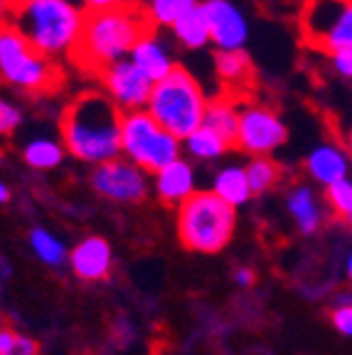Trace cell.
I'll return each instance as SVG.
<instances>
[{"instance_id":"26","label":"cell","mask_w":352,"mask_h":355,"mask_svg":"<svg viewBox=\"0 0 352 355\" xmlns=\"http://www.w3.org/2000/svg\"><path fill=\"white\" fill-rule=\"evenodd\" d=\"M30 247H33L35 257H37L39 261H44L47 266H60L69 259L64 244H62L50 230H44V227H35L33 232H30Z\"/></svg>"},{"instance_id":"27","label":"cell","mask_w":352,"mask_h":355,"mask_svg":"<svg viewBox=\"0 0 352 355\" xmlns=\"http://www.w3.org/2000/svg\"><path fill=\"white\" fill-rule=\"evenodd\" d=\"M325 200H328V205L333 207V212L352 227V180L350 178L331 185V188H325Z\"/></svg>"},{"instance_id":"19","label":"cell","mask_w":352,"mask_h":355,"mask_svg":"<svg viewBox=\"0 0 352 355\" xmlns=\"http://www.w3.org/2000/svg\"><path fill=\"white\" fill-rule=\"evenodd\" d=\"M212 193H215L222 202H227L229 207H234V210L242 207V205H247L249 200H252V188H249L244 166L222 168V171L215 175V180H212Z\"/></svg>"},{"instance_id":"29","label":"cell","mask_w":352,"mask_h":355,"mask_svg":"<svg viewBox=\"0 0 352 355\" xmlns=\"http://www.w3.org/2000/svg\"><path fill=\"white\" fill-rule=\"evenodd\" d=\"M22 123V111L12 101L0 99V136H10Z\"/></svg>"},{"instance_id":"22","label":"cell","mask_w":352,"mask_h":355,"mask_svg":"<svg viewBox=\"0 0 352 355\" xmlns=\"http://www.w3.org/2000/svg\"><path fill=\"white\" fill-rule=\"evenodd\" d=\"M182 148L190 158L195 161H217L227 150L231 148V144L227 139H222L220 133L212 131L207 126H200L195 133H190L185 141H182Z\"/></svg>"},{"instance_id":"21","label":"cell","mask_w":352,"mask_h":355,"mask_svg":"<svg viewBox=\"0 0 352 355\" xmlns=\"http://www.w3.org/2000/svg\"><path fill=\"white\" fill-rule=\"evenodd\" d=\"M170 33H173V37L182 44V47H187V50H202V47L212 44L209 42L207 12H204L202 3L195 6L187 15H182L180 20L170 28Z\"/></svg>"},{"instance_id":"25","label":"cell","mask_w":352,"mask_h":355,"mask_svg":"<svg viewBox=\"0 0 352 355\" xmlns=\"http://www.w3.org/2000/svg\"><path fill=\"white\" fill-rule=\"evenodd\" d=\"M244 171H247V180H249V188H252V195L269 193L281 178L279 163L271 161L269 155H264V158H252V161L244 166Z\"/></svg>"},{"instance_id":"33","label":"cell","mask_w":352,"mask_h":355,"mask_svg":"<svg viewBox=\"0 0 352 355\" xmlns=\"http://www.w3.org/2000/svg\"><path fill=\"white\" fill-rule=\"evenodd\" d=\"M12 10H15V0H0V30L10 25Z\"/></svg>"},{"instance_id":"34","label":"cell","mask_w":352,"mask_h":355,"mask_svg":"<svg viewBox=\"0 0 352 355\" xmlns=\"http://www.w3.org/2000/svg\"><path fill=\"white\" fill-rule=\"evenodd\" d=\"M234 279H237L239 286H252V284H254V274L249 272V269H239Z\"/></svg>"},{"instance_id":"35","label":"cell","mask_w":352,"mask_h":355,"mask_svg":"<svg viewBox=\"0 0 352 355\" xmlns=\"http://www.w3.org/2000/svg\"><path fill=\"white\" fill-rule=\"evenodd\" d=\"M345 153H347V158L352 161V128L345 133Z\"/></svg>"},{"instance_id":"31","label":"cell","mask_w":352,"mask_h":355,"mask_svg":"<svg viewBox=\"0 0 352 355\" xmlns=\"http://www.w3.org/2000/svg\"><path fill=\"white\" fill-rule=\"evenodd\" d=\"M331 64L340 77L352 79V50H342L331 55Z\"/></svg>"},{"instance_id":"6","label":"cell","mask_w":352,"mask_h":355,"mask_svg":"<svg viewBox=\"0 0 352 355\" xmlns=\"http://www.w3.org/2000/svg\"><path fill=\"white\" fill-rule=\"evenodd\" d=\"M0 79L30 94L55 92L62 72L55 60L39 55L12 25L0 30Z\"/></svg>"},{"instance_id":"12","label":"cell","mask_w":352,"mask_h":355,"mask_svg":"<svg viewBox=\"0 0 352 355\" xmlns=\"http://www.w3.org/2000/svg\"><path fill=\"white\" fill-rule=\"evenodd\" d=\"M204 12L209 22V42L217 52L244 50L249 40V20L242 8L231 0H204Z\"/></svg>"},{"instance_id":"38","label":"cell","mask_w":352,"mask_h":355,"mask_svg":"<svg viewBox=\"0 0 352 355\" xmlns=\"http://www.w3.org/2000/svg\"><path fill=\"white\" fill-rule=\"evenodd\" d=\"M15 3H30V0H15Z\"/></svg>"},{"instance_id":"7","label":"cell","mask_w":352,"mask_h":355,"mask_svg":"<svg viewBox=\"0 0 352 355\" xmlns=\"http://www.w3.org/2000/svg\"><path fill=\"white\" fill-rule=\"evenodd\" d=\"M121 155L143 168L158 173L182 155V141L155 123L148 111H131L121 116Z\"/></svg>"},{"instance_id":"15","label":"cell","mask_w":352,"mask_h":355,"mask_svg":"<svg viewBox=\"0 0 352 355\" xmlns=\"http://www.w3.org/2000/svg\"><path fill=\"white\" fill-rule=\"evenodd\" d=\"M153 188L166 205L180 207L185 200L193 198L197 190H195V168L185 161V158H177L170 166L160 168L158 173H153Z\"/></svg>"},{"instance_id":"28","label":"cell","mask_w":352,"mask_h":355,"mask_svg":"<svg viewBox=\"0 0 352 355\" xmlns=\"http://www.w3.org/2000/svg\"><path fill=\"white\" fill-rule=\"evenodd\" d=\"M0 355H39V348L28 336L0 328Z\"/></svg>"},{"instance_id":"30","label":"cell","mask_w":352,"mask_h":355,"mask_svg":"<svg viewBox=\"0 0 352 355\" xmlns=\"http://www.w3.org/2000/svg\"><path fill=\"white\" fill-rule=\"evenodd\" d=\"M333 326H335L342 336H350L352 338V299L342 301L335 309V313H333Z\"/></svg>"},{"instance_id":"36","label":"cell","mask_w":352,"mask_h":355,"mask_svg":"<svg viewBox=\"0 0 352 355\" xmlns=\"http://www.w3.org/2000/svg\"><path fill=\"white\" fill-rule=\"evenodd\" d=\"M8 200H10V188L0 180V202H8Z\"/></svg>"},{"instance_id":"18","label":"cell","mask_w":352,"mask_h":355,"mask_svg":"<svg viewBox=\"0 0 352 355\" xmlns=\"http://www.w3.org/2000/svg\"><path fill=\"white\" fill-rule=\"evenodd\" d=\"M286 207H288V215L293 217V222H296L303 234H313L320 227V222H323V212H320L318 200H315V193L308 185L291 188V193L286 198Z\"/></svg>"},{"instance_id":"11","label":"cell","mask_w":352,"mask_h":355,"mask_svg":"<svg viewBox=\"0 0 352 355\" xmlns=\"http://www.w3.org/2000/svg\"><path fill=\"white\" fill-rule=\"evenodd\" d=\"M96 77H99V82H101V92L114 101V106L121 111V114L143 111L146 106H148L153 82H150L131 60L116 62V64L101 69Z\"/></svg>"},{"instance_id":"10","label":"cell","mask_w":352,"mask_h":355,"mask_svg":"<svg viewBox=\"0 0 352 355\" xmlns=\"http://www.w3.org/2000/svg\"><path fill=\"white\" fill-rule=\"evenodd\" d=\"M91 188L114 202H141L148 198L150 180L143 168L118 155L114 161L101 163L91 173Z\"/></svg>"},{"instance_id":"8","label":"cell","mask_w":352,"mask_h":355,"mask_svg":"<svg viewBox=\"0 0 352 355\" xmlns=\"http://www.w3.org/2000/svg\"><path fill=\"white\" fill-rule=\"evenodd\" d=\"M298 28L315 52L331 57L352 50V0H306Z\"/></svg>"},{"instance_id":"16","label":"cell","mask_w":352,"mask_h":355,"mask_svg":"<svg viewBox=\"0 0 352 355\" xmlns=\"http://www.w3.org/2000/svg\"><path fill=\"white\" fill-rule=\"evenodd\" d=\"M306 171L315 183L331 188L347 178L350 158H347L345 148H340L337 144H320L306 158Z\"/></svg>"},{"instance_id":"37","label":"cell","mask_w":352,"mask_h":355,"mask_svg":"<svg viewBox=\"0 0 352 355\" xmlns=\"http://www.w3.org/2000/svg\"><path fill=\"white\" fill-rule=\"evenodd\" d=\"M347 277H350V282H352V254H350V259H347Z\"/></svg>"},{"instance_id":"4","label":"cell","mask_w":352,"mask_h":355,"mask_svg":"<svg viewBox=\"0 0 352 355\" xmlns=\"http://www.w3.org/2000/svg\"><path fill=\"white\" fill-rule=\"evenodd\" d=\"M207 104L209 99L197 77H193L185 67L177 64L166 79L153 84L146 111L155 119L158 126L173 133L175 139L185 141L204 123Z\"/></svg>"},{"instance_id":"24","label":"cell","mask_w":352,"mask_h":355,"mask_svg":"<svg viewBox=\"0 0 352 355\" xmlns=\"http://www.w3.org/2000/svg\"><path fill=\"white\" fill-rule=\"evenodd\" d=\"M64 146L55 139H33L22 148V161L35 171H52L64 161Z\"/></svg>"},{"instance_id":"9","label":"cell","mask_w":352,"mask_h":355,"mask_svg":"<svg viewBox=\"0 0 352 355\" xmlns=\"http://www.w3.org/2000/svg\"><path fill=\"white\" fill-rule=\"evenodd\" d=\"M288 128L283 119L274 109L256 101H239V123H237V146L242 153L252 158H264L286 144Z\"/></svg>"},{"instance_id":"5","label":"cell","mask_w":352,"mask_h":355,"mask_svg":"<svg viewBox=\"0 0 352 355\" xmlns=\"http://www.w3.org/2000/svg\"><path fill=\"white\" fill-rule=\"evenodd\" d=\"M237 210L222 202L212 190H197L177 207V237L195 254H217L231 242Z\"/></svg>"},{"instance_id":"32","label":"cell","mask_w":352,"mask_h":355,"mask_svg":"<svg viewBox=\"0 0 352 355\" xmlns=\"http://www.w3.org/2000/svg\"><path fill=\"white\" fill-rule=\"evenodd\" d=\"M84 3V12H104L111 10V8L123 6L126 0H82Z\"/></svg>"},{"instance_id":"23","label":"cell","mask_w":352,"mask_h":355,"mask_svg":"<svg viewBox=\"0 0 352 355\" xmlns=\"http://www.w3.org/2000/svg\"><path fill=\"white\" fill-rule=\"evenodd\" d=\"M148 15V22L153 30H170L182 15L193 10L195 6H200L197 0H146L141 3Z\"/></svg>"},{"instance_id":"14","label":"cell","mask_w":352,"mask_h":355,"mask_svg":"<svg viewBox=\"0 0 352 355\" xmlns=\"http://www.w3.org/2000/svg\"><path fill=\"white\" fill-rule=\"evenodd\" d=\"M72 272L84 282H99L106 279L114 264V254L104 237H87L69 252Z\"/></svg>"},{"instance_id":"17","label":"cell","mask_w":352,"mask_h":355,"mask_svg":"<svg viewBox=\"0 0 352 355\" xmlns=\"http://www.w3.org/2000/svg\"><path fill=\"white\" fill-rule=\"evenodd\" d=\"M215 72L222 79V84H227L231 92V96H237V92H242L244 87H249L254 79V64L252 57L244 50L234 52H217L215 55Z\"/></svg>"},{"instance_id":"1","label":"cell","mask_w":352,"mask_h":355,"mask_svg":"<svg viewBox=\"0 0 352 355\" xmlns=\"http://www.w3.org/2000/svg\"><path fill=\"white\" fill-rule=\"evenodd\" d=\"M121 111L101 89H87L62 111V146L94 168L121 155Z\"/></svg>"},{"instance_id":"20","label":"cell","mask_w":352,"mask_h":355,"mask_svg":"<svg viewBox=\"0 0 352 355\" xmlns=\"http://www.w3.org/2000/svg\"><path fill=\"white\" fill-rule=\"evenodd\" d=\"M237 123H239L237 96L222 94V96H217V99H209L202 126L217 131L222 139H227L231 146H234V141H237Z\"/></svg>"},{"instance_id":"2","label":"cell","mask_w":352,"mask_h":355,"mask_svg":"<svg viewBox=\"0 0 352 355\" xmlns=\"http://www.w3.org/2000/svg\"><path fill=\"white\" fill-rule=\"evenodd\" d=\"M148 30L153 28L141 3L126 0L123 6L111 10L87 12L82 37L72 57L84 72L99 74L106 67L128 60L138 40Z\"/></svg>"},{"instance_id":"13","label":"cell","mask_w":352,"mask_h":355,"mask_svg":"<svg viewBox=\"0 0 352 355\" xmlns=\"http://www.w3.org/2000/svg\"><path fill=\"white\" fill-rule=\"evenodd\" d=\"M128 60H131L153 84L160 82V79H166L177 67L175 60H173L170 47H168L166 40L160 37L158 30H148L143 37L138 40V44L133 47Z\"/></svg>"},{"instance_id":"3","label":"cell","mask_w":352,"mask_h":355,"mask_svg":"<svg viewBox=\"0 0 352 355\" xmlns=\"http://www.w3.org/2000/svg\"><path fill=\"white\" fill-rule=\"evenodd\" d=\"M87 12L72 0H30L15 3L10 25L33 44L39 55L57 60L72 57L84 30Z\"/></svg>"}]
</instances>
